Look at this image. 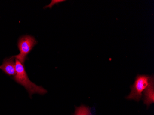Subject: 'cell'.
<instances>
[{"label":"cell","instance_id":"obj_1","mask_svg":"<svg viewBox=\"0 0 154 115\" xmlns=\"http://www.w3.org/2000/svg\"><path fill=\"white\" fill-rule=\"evenodd\" d=\"M15 69L16 73L14 77V80L25 87L30 97L35 93L44 95L47 92L46 90L43 87L37 85L30 81L23 64L17 59L15 60Z\"/></svg>","mask_w":154,"mask_h":115},{"label":"cell","instance_id":"obj_2","mask_svg":"<svg viewBox=\"0 0 154 115\" xmlns=\"http://www.w3.org/2000/svg\"><path fill=\"white\" fill-rule=\"evenodd\" d=\"M150 77L147 75H137L134 84L131 86L130 93L125 98L139 101L142 97L143 92L149 84Z\"/></svg>","mask_w":154,"mask_h":115},{"label":"cell","instance_id":"obj_3","mask_svg":"<svg viewBox=\"0 0 154 115\" xmlns=\"http://www.w3.org/2000/svg\"><path fill=\"white\" fill-rule=\"evenodd\" d=\"M37 43V41L32 36L29 35L22 36L19 39L18 42L20 54L13 56V57L19 60L21 64L24 65L28 54L31 52Z\"/></svg>","mask_w":154,"mask_h":115},{"label":"cell","instance_id":"obj_4","mask_svg":"<svg viewBox=\"0 0 154 115\" xmlns=\"http://www.w3.org/2000/svg\"><path fill=\"white\" fill-rule=\"evenodd\" d=\"M143 100L144 104L149 107L154 102V76H151L149 84L143 91Z\"/></svg>","mask_w":154,"mask_h":115},{"label":"cell","instance_id":"obj_5","mask_svg":"<svg viewBox=\"0 0 154 115\" xmlns=\"http://www.w3.org/2000/svg\"><path fill=\"white\" fill-rule=\"evenodd\" d=\"M0 69H1L8 76H14L16 75V69H15V63L14 61V57L7 59L3 61L2 65L0 66Z\"/></svg>","mask_w":154,"mask_h":115},{"label":"cell","instance_id":"obj_6","mask_svg":"<svg viewBox=\"0 0 154 115\" xmlns=\"http://www.w3.org/2000/svg\"><path fill=\"white\" fill-rule=\"evenodd\" d=\"M91 113L89 107L82 104L79 107H76L74 115H89Z\"/></svg>","mask_w":154,"mask_h":115},{"label":"cell","instance_id":"obj_7","mask_svg":"<svg viewBox=\"0 0 154 115\" xmlns=\"http://www.w3.org/2000/svg\"><path fill=\"white\" fill-rule=\"evenodd\" d=\"M62 1H51V4L50 5H48V6H46L45 7V8H47V7H49L50 8H51V7L53 6L54 4H57V3H60V2H62Z\"/></svg>","mask_w":154,"mask_h":115},{"label":"cell","instance_id":"obj_8","mask_svg":"<svg viewBox=\"0 0 154 115\" xmlns=\"http://www.w3.org/2000/svg\"><path fill=\"white\" fill-rule=\"evenodd\" d=\"M89 115H92V114H91V113H90V114H89Z\"/></svg>","mask_w":154,"mask_h":115}]
</instances>
